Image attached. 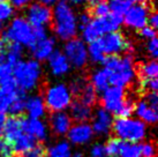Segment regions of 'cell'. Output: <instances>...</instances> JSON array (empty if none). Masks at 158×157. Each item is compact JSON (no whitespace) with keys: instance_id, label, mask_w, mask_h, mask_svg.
Returning <instances> with one entry per match:
<instances>
[{"instance_id":"cell-1","label":"cell","mask_w":158,"mask_h":157,"mask_svg":"<svg viewBox=\"0 0 158 157\" xmlns=\"http://www.w3.org/2000/svg\"><path fill=\"white\" fill-rule=\"evenodd\" d=\"M104 68L109 72V82L113 87H128L136 75L133 53L123 56H109L103 62Z\"/></svg>"},{"instance_id":"cell-2","label":"cell","mask_w":158,"mask_h":157,"mask_svg":"<svg viewBox=\"0 0 158 157\" xmlns=\"http://www.w3.org/2000/svg\"><path fill=\"white\" fill-rule=\"evenodd\" d=\"M52 26L54 34L62 40H70L77 34V20L68 0H59L52 12Z\"/></svg>"},{"instance_id":"cell-3","label":"cell","mask_w":158,"mask_h":157,"mask_svg":"<svg viewBox=\"0 0 158 157\" xmlns=\"http://www.w3.org/2000/svg\"><path fill=\"white\" fill-rule=\"evenodd\" d=\"M42 66L38 61L20 60L13 67V78L15 86L23 92L34 90L40 84L42 78Z\"/></svg>"},{"instance_id":"cell-4","label":"cell","mask_w":158,"mask_h":157,"mask_svg":"<svg viewBox=\"0 0 158 157\" xmlns=\"http://www.w3.org/2000/svg\"><path fill=\"white\" fill-rule=\"evenodd\" d=\"M114 135L123 142L137 143L147 136V125L134 118H118L112 126Z\"/></svg>"},{"instance_id":"cell-5","label":"cell","mask_w":158,"mask_h":157,"mask_svg":"<svg viewBox=\"0 0 158 157\" xmlns=\"http://www.w3.org/2000/svg\"><path fill=\"white\" fill-rule=\"evenodd\" d=\"M121 23L123 16L112 13L109 14L106 18L91 19V21L82 29V37L85 42L91 43L106 34L117 31Z\"/></svg>"},{"instance_id":"cell-6","label":"cell","mask_w":158,"mask_h":157,"mask_svg":"<svg viewBox=\"0 0 158 157\" xmlns=\"http://www.w3.org/2000/svg\"><path fill=\"white\" fill-rule=\"evenodd\" d=\"M2 37L9 43H16L20 44L21 46H29V48L35 42L32 35V27L28 23L26 19L21 16L15 18L10 22Z\"/></svg>"},{"instance_id":"cell-7","label":"cell","mask_w":158,"mask_h":157,"mask_svg":"<svg viewBox=\"0 0 158 157\" xmlns=\"http://www.w3.org/2000/svg\"><path fill=\"white\" fill-rule=\"evenodd\" d=\"M45 106L52 112H64L72 104V95L68 87L62 83L50 86L44 92Z\"/></svg>"},{"instance_id":"cell-8","label":"cell","mask_w":158,"mask_h":157,"mask_svg":"<svg viewBox=\"0 0 158 157\" xmlns=\"http://www.w3.org/2000/svg\"><path fill=\"white\" fill-rule=\"evenodd\" d=\"M64 53L69 65L77 70L84 68L88 64V50L80 38H73L68 40L64 48Z\"/></svg>"},{"instance_id":"cell-9","label":"cell","mask_w":158,"mask_h":157,"mask_svg":"<svg viewBox=\"0 0 158 157\" xmlns=\"http://www.w3.org/2000/svg\"><path fill=\"white\" fill-rule=\"evenodd\" d=\"M101 43L105 56H118L120 53H129L132 49L126 37L118 31L106 34L105 36L101 37Z\"/></svg>"},{"instance_id":"cell-10","label":"cell","mask_w":158,"mask_h":157,"mask_svg":"<svg viewBox=\"0 0 158 157\" xmlns=\"http://www.w3.org/2000/svg\"><path fill=\"white\" fill-rule=\"evenodd\" d=\"M149 14L150 9L147 4L134 5V6H131L126 14L123 15V22L132 29L141 30L147 27Z\"/></svg>"},{"instance_id":"cell-11","label":"cell","mask_w":158,"mask_h":157,"mask_svg":"<svg viewBox=\"0 0 158 157\" xmlns=\"http://www.w3.org/2000/svg\"><path fill=\"white\" fill-rule=\"evenodd\" d=\"M27 21L31 27L50 24L52 21V9L40 2H32L27 7Z\"/></svg>"},{"instance_id":"cell-12","label":"cell","mask_w":158,"mask_h":157,"mask_svg":"<svg viewBox=\"0 0 158 157\" xmlns=\"http://www.w3.org/2000/svg\"><path fill=\"white\" fill-rule=\"evenodd\" d=\"M125 90L119 87H109L105 91H103L101 98L102 108L110 113H118L120 108L123 106L125 100Z\"/></svg>"},{"instance_id":"cell-13","label":"cell","mask_w":158,"mask_h":157,"mask_svg":"<svg viewBox=\"0 0 158 157\" xmlns=\"http://www.w3.org/2000/svg\"><path fill=\"white\" fill-rule=\"evenodd\" d=\"M70 143L75 146H84L89 143L94 138L91 125L88 122H77L69 128L67 133Z\"/></svg>"},{"instance_id":"cell-14","label":"cell","mask_w":158,"mask_h":157,"mask_svg":"<svg viewBox=\"0 0 158 157\" xmlns=\"http://www.w3.org/2000/svg\"><path fill=\"white\" fill-rule=\"evenodd\" d=\"M92 132L97 135H107L113 126V118L110 112H107L103 108H99L92 116Z\"/></svg>"},{"instance_id":"cell-15","label":"cell","mask_w":158,"mask_h":157,"mask_svg":"<svg viewBox=\"0 0 158 157\" xmlns=\"http://www.w3.org/2000/svg\"><path fill=\"white\" fill-rule=\"evenodd\" d=\"M22 131L31 135L35 140L45 141L48 139V126L40 119H24L22 118Z\"/></svg>"},{"instance_id":"cell-16","label":"cell","mask_w":158,"mask_h":157,"mask_svg":"<svg viewBox=\"0 0 158 157\" xmlns=\"http://www.w3.org/2000/svg\"><path fill=\"white\" fill-rule=\"evenodd\" d=\"M56 40L53 37H45L40 40H36L35 43L30 46V51L32 53V57L36 61H44L50 58L54 51Z\"/></svg>"},{"instance_id":"cell-17","label":"cell","mask_w":158,"mask_h":157,"mask_svg":"<svg viewBox=\"0 0 158 157\" xmlns=\"http://www.w3.org/2000/svg\"><path fill=\"white\" fill-rule=\"evenodd\" d=\"M50 127L54 135H66L72 127V119L66 112H53L50 116Z\"/></svg>"},{"instance_id":"cell-18","label":"cell","mask_w":158,"mask_h":157,"mask_svg":"<svg viewBox=\"0 0 158 157\" xmlns=\"http://www.w3.org/2000/svg\"><path fill=\"white\" fill-rule=\"evenodd\" d=\"M22 133V118L9 117L8 119L5 120L4 127H2V135L6 142L12 144Z\"/></svg>"},{"instance_id":"cell-19","label":"cell","mask_w":158,"mask_h":157,"mask_svg":"<svg viewBox=\"0 0 158 157\" xmlns=\"http://www.w3.org/2000/svg\"><path fill=\"white\" fill-rule=\"evenodd\" d=\"M48 66L50 70L56 76H62L67 74L70 70V65L65 54L61 51H53L52 54L48 58Z\"/></svg>"},{"instance_id":"cell-20","label":"cell","mask_w":158,"mask_h":157,"mask_svg":"<svg viewBox=\"0 0 158 157\" xmlns=\"http://www.w3.org/2000/svg\"><path fill=\"white\" fill-rule=\"evenodd\" d=\"M26 111L30 119H40L46 113V106L42 95H32L27 97Z\"/></svg>"},{"instance_id":"cell-21","label":"cell","mask_w":158,"mask_h":157,"mask_svg":"<svg viewBox=\"0 0 158 157\" xmlns=\"http://www.w3.org/2000/svg\"><path fill=\"white\" fill-rule=\"evenodd\" d=\"M134 112L136 113V116L140 118L139 120H141L142 122H144L145 125H155L158 120V114H157V109H154L152 106H150L143 98L135 104V110Z\"/></svg>"},{"instance_id":"cell-22","label":"cell","mask_w":158,"mask_h":157,"mask_svg":"<svg viewBox=\"0 0 158 157\" xmlns=\"http://www.w3.org/2000/svg\"><path fill=\"white\" fill-rule=\"evenodd\" d=\"M20 89L15 84L7 86V87H0V114H5L8 112L9 106L15 100Z\"/></svg>"},{"instance_id":"cell-23","label":"cell","mask_w":158,"mask_h":157,"mask_svg":"<svg viewBox=\"0 0 158 157\" xmlns=\"http://www.w3.org/2000/svg\"><path fill=\"white\" fill-rule=\"evenodd\" d=\"M70 106V119H74L77 122H87L92 117V110L90 106L84 105L79 100L73 102Z\"/></svg>"},{"instance_id":"cell-24","label":"cell","mask_w":158,"mask_h":157,"mask_svg":"<svg viewBox=\"0 0 158 157\" xmlns=\"http://www.w3.org/2000/svg\"><path fill=\"white\" fill-rule=\"evenodd\" d=\"M13 150L14 154L18 155H24L26 153H28L30 149H32L36 146V140L29 134L22 133L21 135L19 136L18 139L13 142Z\"/></svg>"},{"instance_id":"cell-25","label":"cell","mask_w":158,"mask_h":157,"mask_svg":"<svg viewBox=\"0 0 158 157\" xmlns=\"http://www.w3.org/2000/svg\"><path fill=\"white\" fill-rule=\"evenodd\" d=\"M109 72L105 68L95 70L91 75V84L97 92L105 91L109 88Z\"/></svg>"},{"instance_id":"cell-26","label":"cell","mask_w":158,"mask_h":157,"mask_svg":"<svg viewBox=\"0 0 158 157\" xmlns=\"http://www.w3.org/2000/svg\"><path fill=\"white\" fill-rule=\"evenodd\" d=\"M135 72L139 73L141 80L147 78H157L158 75V65L156 60H149L135 67Z\"/></svg>"},{"instance_id":"cell-27","label":"cell","mask_w":158,"mask_h":157,"mask_svg":"<svg viewBox=\"0 0 158 157\" xmlns=\"http://www.w3.org/2000/svg\"><path fill=\"white\" fill-rule=\"evenodd\" d=\"M72 147L68 141H59L46 150L48 157H72Z\"/></svg>"},{"instance_id":"cell-28","label":"cell","mask_w":158,"mask_h":157,"mask_svg":"<svg viewBox=\"0 0 158 157\" xmlns=\"http://www.w3.org/2000/svg\"><path fill=\"white\" fill-rule=\"evenodd\" d=\"M23 54V46L16 43H8L6 54H5V64H8L12 67L21 60Z\"/></svg>"},{"instance_id":"cell-29","label":"cell","mask_w":158,"mask_h":157,"mask_svg":"<svg viewBox=\"0 0 158 157\" xmlns=\"http://www.w3.org/2000/svg\"><path fill=\"white\" fill-rule=\"evenodd\" d=\"M76 98H77L79 102L91 108L92 105H95L97 103V91L94 89V87L90 83L87 82Z\"/></svg>"},{"instance_id":"cell-30","label":"cell","mask_w":158,"mask_h":157,"mask_svg":"<svg viewBox=\"0 0 158 157\" xmlns=\"http://www.w3.org/2000/svg\"><path fill=\"white\" fill-rule=\"evenodd\" d=\"M87 50H88V57L91 59L92 62H95V64H103L104 62L106 56L104 53L103 46H102L101 38L91 42Z\"/></svg>"},{"instance_id":"cell-31","label":"cell","mask_w":158,"mask_h":157,"mask_svg":"<svg viewBox=\"0 0 158 157\" xmlns=\"http://www.w3.org/2000/svg\"><path fill=\"white\" fill-rule=\"evenodd\" d=\"M26 103H27V96L26 92L22 90H19L18 95L13 100V103L9 106L8 112H10L12 117H19L20 114H22L26 111Z\"/></svg>"},{"instance_id":"cell-32","label":"cell","mask_w":158,"mask_h":157,"mask_svg":"<svg viewBox=\"0 0 158 157\" xmlns=\"http://www.w3.org/2000/svg\"><path fill=\"white\" fill-rule=\"evenodd\" d=\"M88 14L90 16H94L96 19L106 18L110 14V8L109 4L106 0H98L96 4L88 7Z\"/></svg>"},{"instance_id":"cell-33","label":"cell","mask_w":158,"mask_h":157,"mask_svg":"<svg viewBox=\"0 0 158 157\" xmlns=\"http://www.w3.org/2000/svg\"><path fill=\"white\" fill-rule=\"evenodd\" d=\"M120 157H141V144L123 142L120 143L119 155Z\"/></svg>"},{"instance_id":"cell-34","label":"cell","mask_w":158,"mask_h":157,"mask_svg":"<svg viewBox=\"0 0 158 157\" xmlns=\"http://www.w3.org/2000/svg\"><path fill=\"white\" fill-rule=\"evenodd\" d=\"M109 8H110V13L123 16L126 14L129 7L132 6V4L127 1V0H109Z\"/></svg>"},{"instance_id":"cell-35","label":"cell","mask_w":158,"mask_h":157,"mask_svg":"<svg viewBox=\"0 0 158 157\" xmlns=\"http://www.w3.org/2000/svg\"><path fill=\"white\" fill-rule=\"evenodd\" d=\"M15 84L13 78V67L8 64H0V87Z\"/></svg>"},{"instance_id":"cell-36","label":"cell","mask_w":158,"mask_h":157,"mask_svg":"<svg viewBox=\"0 0 158 157\" xmlns=\"http://www.w3.org/2000/svg\"><path fill=\"white\" fill-rule=\"evenodd\" d=\"M134 110H135V102L132 98H125L123 106L118 111L117 116L119 118H129L134 113Z\"/></svg>"},{"instance_id":"cell-37","label":"cell","mask_w":158,"mask_h":157,"mask_svg":"<svg viewBox=\"0 0 158 157\" xmlns=\"http://www.w3.org/2000/svg\"><path fill=\"white\" fill-rule=\"evenodd\" d=\"M120 143H121V141L118 140L117 138L109 140V141L106 142V144H104L106 156H111V157L118 156L119 149H120Z\"/></svg>"},{"instance_id":"cell-38","label":"cell","mask_w":158,"mask_h":157,"mask_svg":"<svg viewBox=\"0 0 158 157\" xmlns=\"http://www.w3.org/2000/svg\"><path fill=\"white\" fill-rule=\"evenodd\" d=\"M14 13V7L9 2H6V1H2L0 2V22L6 21L8 20Z\"/></svg>"},{"instance_id":"cell-39","label":"cell","mask_w":158,"mask_h":157,"mask_svg":"<svg viewBox=\"0 0 158 157\" xmlns=\"http://www.w3.org/2000/svg\"><path fill=\"white\" fill-rule=\"evenodd\" d=\"M141 86L144 91L148 92H157L158 82L157 78H147V80H141Z\"/></svg>"},{"instance_id":"cell-40","label":"cell","mask_w":158,"mask_h":157,"mask_svg":"<svg viewBox=\"0 0 158 157\" xmlns=\"http://www.w3.org/2000/svg\"><path fill=\"white\" fill-rule=\"evenodd\" d=\"M155 155H156V149L154 143L147 142L141 144V157H155Z\"/></svg>"},{"instance_id":"cell-41","label":"cell","mask_w":158,"mask_h":157,"mask_svg":"<svg viewBox=\"0 0 158 157\" xmlns=\"http://www.w3.org/2000/svg\"><path fill=\"white\" fill-rule=\"evenodd\" d=\"M0 157H14L13 146L6 141H0Z\"/></svg>"},{"instance_id":"cell-42","label":"cell","mask_w":158,"mask_h":157,"mask_svg":"<svg viewBox=\"0 0 158 157\" xmlns=\"http://www.w3.org/2000/svg\"><path fill=\"white\" fill-rule=\"evenodd\" d=\"M147 51L150 54V57L152 58V60H155L158 57V42L156 37L150 39L149 42H148V44H147Z\"/></svg>"},{"instance_id":"cell-43","label":"cell","mask_w":158,"mask_h":157,"mask_svg":"<svg viewBox=\"0 0 158 157\" xmlns=\"http://www.w3.org/2000/svg\"><path fill=\"white\" fill-rule=\"evenodd\" d=\"M45 155V149L43 146L40 144H36L32 149H30L28 153L23 155V157H44Z\"/></svg>"},{"instance_id":"cell-44","label":"cell","mask_w":158,"mask_h":157,"mask_svg":"<svg viewBox=\"0 0 158 157\" xmlns=\"http://www.w3.org/2000/svg\"><path fill=\"white\" fill-rule=\"evenodd\" d=\"M90 156L91 157H106L104 144L95 143L90 149Z\"/></svg>"},{"instance_id":"cell-45","label":"cell","mask_w":158,"mask_h":157,"mask_svg":"<svg viewBox=\"0 0 158 157\" xmlns=\"http://www.w3.org/2000/svg\"><path fill=\"white\" fill-rule=\"evenodd\" d=\"M143 100L154 109H158V96L157 92H147L145 96L143 97Z\"/></svg>"},{"instance_id":"cell-46","label":"cell","mask_w":158,"mask_h":157,"mask_svg":"<svg viewBox=\"0 0 158 157\" xmlns=\"http://www.w3.org/2000/svg\"><path fill=\"white\" fill-rule=\"evenodd\" d=\"M141 36L143 37V38H147V39H152L156 37V30H154L152 28H150V27H144L143 29H141Z\"/></svg>"},{"instance_id":"cell-47","label":"cell","mask_w":158,"mask_h":157,"mask_svg":"<svg viewBox=\"0 0 158 157\" xmlns=\"http://www.w3.org/2000/svg\"><path fill=\"white\" fill-rule=\"evenodd\" d=\"M148 23H149L150 28L156 30V28L158 27V15L155 11L150 12L149 16H148Z\"/></svg>"},{"instance_id":"cell-48","label":"cell","mask_w":158,"mask_h":157,"mask_svg":"<svg viewBox=\"0 0 158 157\" xmlns=\"http://www.w3.org/2000/svg\"><path fill=\"white\" fill-rule=\"evenodd\" d=\"M90 21H91V16H90L88 13L81 14V16H80V19H79V24H77V27H80L81 30H82Z\"/></svg>"},{"instance_id":"cell-49","label":"cell","mask_w":158,"mask_h":157,"mask_svg":"<svg viewBox=\"0 0 158 157\" xmlns=\"http://www.w3.org/2000/svg\"><path fill=\"white\" fill-rule=\"evenodd\" d=\"M9 1H10V5L16 8H23L31 2V0H9Z\"/></svg>"},{"instance_id":"cell-50","label":"cell","mask_w":158,"mask_h":157,"mask_svg":"<svg viewBox=\"0 0 158 157\" xmlns=\"http://www.w3.org/2000/svg\"><path fill=\"white\" fill-rule=\"evenodd\" d=\"M5 120H6L5 114H0V141H1V136H2V127H4Z\"/></svg>"},{"instance_id":"cell-51","label":"cell","mask_w":158,"mask_h":157,"mask_svg":"<svg viewBox=\"0 0 158 157\" xmlns=\"http://www.w3.org/2000/svg\"><path fill=\"white\" fill-rule=\"evenodd\" d=\"M37 2H40V4H43V5H45V6H51V5H53V4H56L57 2V0H38Z\"/></svg>"},{"instance_id":"cell-52","label":"cell","mask_w":158,"mask_h":157,"mask_svg":"<svg viewBox=\"0 0 158 157\" xmlns=\"http://www.w3.org/2000/svg\"><path fill=\"white\" fill-rule=\"evenodd\" d=\"M69 1L75 5H81V4H83V2H88L89 0H69Z\"/></svg>"},{"instance_id":"cell-53","label":"cell","mask_w":158,"mask_h":157,"mask_svg":"<svg viewBox=\"0 0 158 157\" xmlns=\"http://www.w3.org/2000/svg\"><path fill=\"white\" fill-rule=\"evenodd\" d=\"M72 157H84V154L82 151H75L74 154H72Z\"/></svg>"},{"instance_id":"cell-54","label":"cell","mask_w":158,"mask_h":157,"mask_svg":"<svg viewBox=\"0 0 158 157\" xmlns=\"http://www.w3.org/2000/svg\"><path fill=\"white\" fill-rule=\"evenodd\" d=\"M127 1H129V2L132 4V2H144L147 0H127Z\"/></svg>"},{"instance_id":"cell-55","label":"cell","mask_w":158,"mask_h":157,"mask_svg":"<svg viewBox=\"0 0 158 157\" xmlns=\"http://www.w3.org/2000/svg\"><path fill=\"white\" fill-rule=\"evenodd\" d=\"M2 29H4V23H2V22H0V32L2 31Z\"/></svg>"},{"instance_id":"cell-56","label":"cell","mask_w":158,"mask_h":157,"mask_svg":"<svg viewBox=\"0 0 158 157\" xmlns=\"http://www.w3.org/2000/svg\"><path fill=\"white\" fill-rule=\"evenodd\" d=\"M2 1H5V0H0V2H2Z\"/></svg>"}]
</instances>
